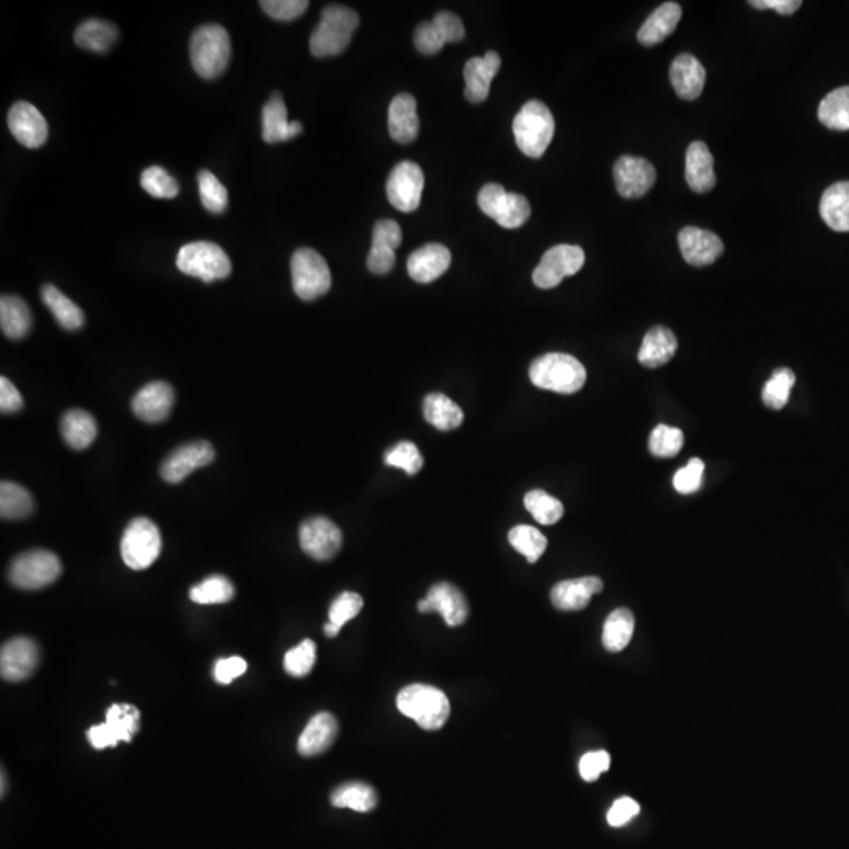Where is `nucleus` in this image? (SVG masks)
I'll use <instances>...</instances> for the list:
<instances>
[{
  "label": "nucleus",
  "instance_id": "7",
  "mask_svg": "<svg viewBox=\"0 0 849 849\" xmlns=\"http://www.w3.org/2000/svg\"><path fill=\"white\" fill-rule=\"evenodd\" d=\"M291 279L298 298L313 301L331 288V269L317 250L302 247L291 258Z\"/></svg>",
  "mask_w": 849,
  "mask_h": 849
},
{
  "label": "nucleus",
  "instance_id": "15",
  "mask_svg": "<svg viewBox=\"0 0 849 849\" xmlns=\"http://www.w3.org/2000/svg\"><path fill=\"white\" fill-rule=\"evenodd\" d=\"M214 456L216 452L210 442L195 441L181 445L177 450H173L162 463L161 477L167 483L177 485L183 482L184 478L189 477L195 469L213 463Z\"/></svg>",
  "mask_w": 849,
  "mask_h": 849
},
{
  "label": "nucleus",
  "instance_id": "11",
  "mask_svg": "<svg viewBox=\"0 0 849 849\" xmlns=\"http://www.w3.org/2000/svg\"><path fill=\"white\" fill-rule=\"evenodd\" d=\"M139 721L140 713L136 706L129 703H114L106 711L104 724L90 728L87 738L92 747L98 750L115 747L120 741L131 743L134 735L139 732Z\"/></svg>",
  "mask_w": 849,
  "mask_h": 849
},
{
  "label": "nucleus",
  "instance_id": "39",
  "mask_svg": "<svg viewBox=\"0 0 849 849\" xmlns=\"http://www.w3.org/2000/svg\"><path fill=\"white\" fill-rule=\"evenodd\" d=\"M634 615L629 609H617L607 617L603 629V645L611 653H620L628 647L634 634Z\"/></svg>",
  "mask_w": 849,
  "mask_h": 849
},
{
  "label": "nucleus",
  "instance_id": "8",
  "mask_svg": "<svg viewBox=\"0 0 849 849\" xmlns=\"http://www.w3.org/2000/svg\"><path fill=\"white\" fill-rule=\"evenodd\" d=\"M161 532L155 522L148 518H136L129 522L122 538V557L131 570L150 568L161 555Z\"/></svg>",
  "mask_w": 849,
  "mask_h": 849
},
{
  "label": "nucleus",
  "instance_id": "61",
  "mask_svg": "<svg viewBox=\"0 0 849 849\" xmlns=\"http://www.w3.org/2000/svg\"><path fill=\"white\" fill-rule=\"evenodd\" d=\"M752 7L758 10H776L780 15H793L801 7V0H752Z\"/></svg>",
  "mask_w": 849,
  "mask_h": 849
},
{
  "label": "nucleus",
  "instance_id": "29",
  "mask_svg": "<svg viewBox=\"0 0 849 849\" xmlns=\"http://www.w3.org/2000/svg\"><path fill=\"white\" fill-rule=\"evenodd\" d=\"M686 181L697 194H706L716 186L713 155L703 142H692L686 151Z\"/></svg>",
  "mask_w": 849,
  "mask_h": 849
},
{
  "label": "nucleus",
  "instance_id": "1",
  "mask_svg": "<svg viewBox=\"0 0 849 849\" xmlns=\"http://www.w3.org/2000/svg\"><path fill=\"white\" fill-rule=\"evenodd\" d=\"M397 708L403 716L416 721L423 730H439L449 721V697L430 684H411L401 689Z\"/></svg>",
  "mask_w": 849,
  "mask_h": 849
},
{
  "label": "nucleus",
  "instance_id": "17",
  "mask_svg": "<svg viewBox=\"0 0 849 849\" xmlns=\"http://www.w3.org/2000/svg\"><path fill=\"white\" fill-rule=\"evenodd\" d=\"M417 609L422 614L438 612L450 628L463 625L467 620V615H469V606H467L463 592L449 582H439V584L433 585L428 590L427 598L420 601Z\"/></svg>",
  "mask_w": 849,
  "mask_h": 849
},
{
  "label": "nucleus",
  "instance_id": "44",
  "mask_svg": "<svg viewBox=\"0 0 849 849\" xmlns=\"http://www.w3.org/2000/svg\"><path fill=\"white\" fill-rule=\"evenodd\" d=\"M794 383H796V376L790 368H779L772 373L771 379L763 387V392H761L763 403L774 411L785 408L788 400H790V392Z\"/></svg>",
  "mask_w": 849,
  "mask_h": 849
},
{
  "label": "nucleus",
  "instance_id": "37",
  "mask_svg": "<svg viewBox=\"0 0 849 849\" xmlns=\"http://www.w3.org/2000/svg\"><path fill=\"white\" fill-rule=\"evenodd\" d=\"M423 416L433 427L441 431L455 430L464 420L460 406L442 394H430L425 398Z\"/></svg>",
  "mask_w": 849,
  "mask_h": 849
},
{
  "label": "nucleus",
  "instance_id": "46",
  "mask_svg": "<svg viewBox=\"0 0 849 849\" xmlns=\"http://www.w3.org/2000/svg\"><path fill=\"white\" fill-rule=\"evenodd\" d=\"M684 436L680 428L658 425L651 431L648 449L656 458H673L683 449Z\"/></svg>",
  "mask_w": 849,
  "mask_h": 849
},
{
  "label": "nucleus",
  "instance_id": "38",
  "mask_svg": "<svg viewBox=\"0 0 849 849\" xmlns=\"http://www.w3.org/2000/svg\"><path fill=\"white\" fill-rule=\"evenodd\" d=\"M331 802L337 809H351L354 812L367 813L378 804L375 788L367 783L350 782L335 788Z\"/></svg>",
  "mask_w": 849,
  "mask_h": 849
},
{
  "label": "nucleus",
  "instance_id": "21",
  "mask_svg": "<svg viewBox=\"0 0 849 849\" xmlns=\"http://www.w3.org/2000/svg\"><path fill=\"white\" fill-rule=\"evenodd\" d=\"M175 394L170 384L164 381L147 384L134 395L133 412L140 420L148 423L164 422L172 412Z\"/></svg>",
  "mask_w": 849,
  "mask_h": 849
},
{
  "label": "nucleus",
  "instance_id": "52",
  "mask_svg": "<svg viewBox=\"0 0 849 849\" xmlns=\"http://www.w3.org/2000/svg\"><path fill=\"white\" fill-rule=\"evenodd\" d=\"M260 7L276 21H293L309 8L307 0H261Z\"/></svg>",
  "mask_w": 849,
  "mask_h": 849
},
{
  "label": "nucleus",
  "instance_id": "32",
  "mask_svg": "<svg viewBox=\"0 0 849 849\" xmlns=\"http://www.w3.org/2000/svg\"><path fill=\"white\" fill-rule=\"evenodd\" d=\"M820 214L835 232H849V181L832 184L824 191Z\"/></svg>",
  "mask_w": 849,
  "mask_h": 849
},
{
  "label": "nucleus",
  "instance_id": "56",
  "mask_svg": "<svg viewBox=\"0 0 849 849\" xmlns=\"http://www.w3.org/2000/svg\"><path fill=\"white\" fill-rule=\"evenodd\" d=\"M433 24L438 27L439 32L444 37L445 43H458L466 35L463 21L458 16L453 15V13L439 12L438 15L434 16Z\"/></svg>",
  "mask_w": 849,
  "mask_h": 849
},
{
  "label": "nucleus",
  "instance_id": "22",
  "mask_svg": "<svg viewBox=\"0 0 849 849\" xmlns=\"http://www.w3.org/2000/svg\"><path fill=\"white\" fill-rule=\"evenodd\" d=\"M500 60L499 54L494 51L486 52L483 57H472L464 67V79H466V89L464 95L471 103H483L488 98L489 87L494 76L499 73Z\"/></svg>",
  "mask_w": 849,
  "mask_h": 849
},
{
  "label": "nucleus",
  "instance_id": "13",
  "mask_svg": "<svg viewBox=\"0 0 849 849\" xmlns=\"http://www.w3.org/2000/svg\"><path fill=\"white\" fill-rule=\"evenodd\" d=\"M423 188H425L423 170L417 166L416 162L403 161L390 172L389 180H387V197L397 210L411 213L419 208Z\"/></svg>",
  "mask_w": 849,
  "mask_h": 849
},
{
  "label": "nucleus",
  "instance_id": "34",
  "mask_svg": "<svg viewBox=\"0 0 849 849\" xmlns=\"http://www.w3.org/2000/svg\"><path fill=\"white\" fill-rule=\"evenodd\" d=\"M0 328L8 339H24L32 328V313L23 299L18 296H2L0 299Z\"/></svg>",
  "mask_w": 849,
  "mask_h": 849
},
{
  "label": "nucleus",
  "instance_id": "47",
  "mask_svg": "<svg viewBox=\"0 0 849 849\" xmlns=\"http://www.w3.org/2000/svg\"><path fill=\"white\" fill-rule=\"evenodd\" d=\"M199 192L202 205L213 214L224 213L228 205V192L224 184L214 177L210 170L199 173Z\"/></svg>",
  "mask_w": 849,
  "mask_h": 849
},
{
  "label": "nucleus",
  "instance_id": "41",
  "mask_svg": "<svg viewBox=\"0 0 849 849\" xmlns=\"http://www.w3.org/2000/svg\"><path fill=\"white\" fill-rule=\"evenodd\" d=\"M818 118L834 131H849V85L824 96L818 107Z\"/></svg>",
  "mask_w": 849,
  "mask_h": 849
},
{
  "label": "nucleus",
  "instance_id": "30",
  "mask_svg": "<svg viewBox=\"0 0 849 849\" xmlns=\"http://www.w3.org/2000/svg\"><path fill=\"white\" fill-rule=\"evenodd\" d=\"M681 15H683V10L677 2L662 4L648 16L644 26L640 27L639 32H637V40L644 46L659 45L661 41L666 40L675 32L678 23H680Z\"/></svg>",
  "mask_w": 849,
  "mask_h": 849
},
{
  "label": "nucleus",
  "instance_id": "18",
  "mask_svg": "<svg viewBox=\"0 0 849 849\" xmlns=\"http://www.w3.org/2000/svg\"><path fill=\"white\" fill-rule=\"evenodd\" d=\"M40 662V650L29 637H15L2 645L0 651V673L7 681H23L29 678Z\"/></svg>",
  "mask_w": 849,
  "mask_h": 849
},
{
  "label": "nucleus",
  "instance_id": "35",
  "mask_svg": "<svg viewBox=\"0 0 849 849\" xmlns=\"http://www.w3.org/2000/svg\"><path fill=\"white\" fill-rule=\"evenodd\" d=\"M118 29L103 19H87L74 32V41L79 48L104 54L117 43Z\"/></svg>",
  "mask_w": 849,
  "mask_h": 849
},
{
  "label": "nucleus",
  "instance_id": "26",
  "mask_svg": "<svg viewBox=\"0 0 849 849\" xmlns=\"http://www.w3.org/2000/svg\"><path fill=\"white\" fill-rule=\"evenodd\" d=\"M389 133L398 144L408 145L419 136V115L414 96L400 93L389 107Z\"/></svg>",
  "mask_w": 849,
  "mask_h": 849
},
{
  "label": "nucleus",
  "instance_id": "49",
  "mask_svg": "<svg viewBox=\"0 0 849 849\" xmlns=\"http://www.w3.org/2000/svg\"><path fill=\"white\" fill-rule=\"evenodd\" d=\"M140 184L145 192L156 199H175L180 192V184L162 167H148L142 173Z\"/></svg>",
  "mask_w": 849,
  "mask_h": 849
},
{
  "label": "nucleus",
  "instance_id": "42",
  "mask_svg": "<svg viewBox=\"0 0 849 849\" xmlns=\"http://www.w3.org/2000/svg\"><path fill=\"white\" fill-rule=\"evenodd\" d=\"M508 541L511 546L524 555L530 563L540 560L548 548V540L540 530L532 526H516L508 533Z\"/></svg>",
  "mask_w": 849,
  "mask_h": 849
},
{
  "label": "nucleus",
  "instance_id": "16",
  "mask_svg": "<svg viewBox=\"0 0 849 849\" xmlns=\"http://www.w3.org/2000/svg\"><path fill=\"white\" fill-rule=\"evenodd\" d=\"M614 178L617 191L622 197L639 199L655 186L656 170L647 159L622 156L615 162Z\"/></svg>",
  "mask_w": 849,
  "mask_h": 849
},
{
  "label": "nucleus",
  "instance_id": "27",
  "mask_svg": "<svg viewBox=\"0 0 849 849\" xmlns=\"http://www.w3.org/2000/svg\"><path fill=\"white\" fill-rule=\"evenodd\" d=\"M670 81L683 100H697L705 89L706 71L697 57L681 54L670 67Z\"/></svg>",
  "mask_w": 849,
  "mask_h": 849
},
{
  "label": "nucleus",
  "instance_id": "33",
  "mask_svg": "<svg viewBox=\"0 0 849 849\" xmlns=\"http://www.w3.org/2000/svg\"><path fill=\"white\" fill-rule=\"evenodd\" d=\"M63 439L74 450L89 449L98 434V425L92 414L84 409H71L60 422Z\"/></svg>",
  "mask_w": 849,
  "mask_h": 849
},
{
  "label": "nucleus",
  "instance_id": "28",
  "mask_svg": "<svg viewBox=\"0 0 849 849\" xmlns=\"http://www.w3.org/2000/svg\"><path fill=\"white\" fill-rule=\"evenodd\" d=\"M339 733V722L331 713H318L310 719L299 736L298 750L304 757L323 754L334 744Z\"/></svg>",
  "mask_w": 849,
  "mask_h": 849
},
{
  "label": "nucleus",
  "instance_id": "23",
  "mask_svg": "<svg viewBox=\"0 0 849 849\" xmlns=\"http://www.w3.org/2000/svg\"><path fill=\"white\" fill-rule=\"evenodd\" d=\"M603 587V581L596 576L562 581L552 589V604L559 611H582L589 606L593 595L603 592Z\"/></svg>",
  "mask_w": 849,
  "mask_h": 849
},
{
  "label": "nucleus",
  "instance_id": "63",
  "mask_svg": "<svg viewBox=\"0 0 849 849\" xmlns=\"http://www.w3.org/2000/svg\"><path fill=\"white\" fill-rule=\"evenodd\" d=\"M5 794V774L2 772V796Z\"/></svg>",
  "mask_w": 849,
  "mask_h": 849
},
{
  "label": "nucleus",
  "instance_id": "25",
  "mask_svg": "<svg viewBox=\"0 0 849 849\" xmlns=\"http://www.w3.org/2000/svg\"><path fill=\"white\" fill-rule=\"evenodd\" d=\"M452 263V254L442 244H427L414 250L408 258L411 279L419 283H430L439 279Z\"/></svg>",
  "mask_w": 849,
  "mask_h": 849
},
{
  "label": "nucleus",
  "instance_id": "55",
  "mask_svg": "<svg viewBox=\"0 0 849 849\" xmlns=\"http://www.w3.org/2000/svg\"><path fill=\"white\" fill-rule=\"evenodd\" d=\"M414 43L419 52L425 56H433L436 52L441 51L447 43L444 37L439 32L438 27L434 26L433 21L430 23H422L414 32Z\"/></svg>",
  "mask_w": 849,
  "mask_h": 849
},
{
  "label": "nucleus",
  "instance_id": "20",
  "mask_svg": "<svg viewBox=\"0 0 849 849\" xmlns=\"http://www.w3.org/2000/svg\"><path fill=\"white\" fill-rule=\"evenodd\" d=\"M684 260L692 266H708L724 252V243L716 233L699 227H686L678 233Z\"/></svg>",
  "mask_w": 849,
  "mask_h": 849
},
{
  "label": "nucleus",
  "instance_id": "2",
  "mask_svg": "<svg viewBox=\"0 0 849 849\" xmlns=\"http://www.w3.org/2000/svg\"><path fill=\"white\" fill-rule=\"evenodd\" d=\"M529 376L533 386L538 389L570 395L576 394L584 387L587 372L576 357L570 354L549 353L532 362Z\"/></svg>",
  "mask_w": 849,
  "mask_h": 849
},
{
  "label": "nucleus",
  "instance_id": "43",
  "mask_svg": "<svg viewBox=\"0 0 849 849\" xmlns=\"http://www.w3.org/2000/svg\"><path fill=\"white\" fill-rule=\"evenodd\" d=\"M235 596V587L225 576H210L200 584L194 585L189 598L197 604H224Z\"/></svg>",
  "mask_w": 849,
  "mask_h": 849
},
{
  "label": "nucleus",
  "instance_id": "14",
  "mask_svg": "<svg viewBox=\"0 0 849 849\" xmlns=\"http://www.w3.org/2000/svg\"><path fill=\"white\" fill-rule=\"evenodd\" d=\"M342 532L331 519L323 516L307 519L299 529L302 551L318 562L332 559L342 548Z\"/></svg>",
  "mask_w": 849,
  "mask_h": 849
},
{
  "label": "nucleus",
  "instance_id": "53",
  "mask_svg": "<svg viewBox=\"0 0 849 849\" xmlns=\"http://www.w3.org/2000/svg\"><path fill=\"white\" fill-rule=\"evenodd\" d=\"M703 472H705V463L699 458H692L683 469L675 474L673 486L680 494L695 493L702 486Z\"/></svg>",
  "mask_w": 849,
  "mask_h": 849
},
{
  "label": "nucleus",
  "instance_id": "4",
  "mask_svg": "<svg viewBox=\"0 0 849 849\" xmlns=\"http://www.w3.org/2000/svg\"><path fill=\"white\" fill-rule=\"evenodd\" d=\"M232 57V41L219 24L199 27L191 38V62L203 79H216L227 70Z\"/></svg>",
  "mask_w": 849,
  "mask_h": 849
},
{
  "label": "nucleus",
  "instance_id": "51",
  "mask_svg": "<svg viewBox=\"0 0 849 849\" xmlns=\"http://www.w3.org/2000/svg\"><path fill=\"white\" fill-rule=\"evenodd\" d=\"M364 607L361 595L354 592H345L335 598L329 609V623L342 629L345 623L350 622L359 615Z\"/></svg>",
  "mask_w": 849,
  "mask_h": 849
},
{
  "label": "nucleus",
  "instance_id": "40",
  "mask_svg": "<svg viewBox=\"0 0 849 849\" xmlns=\"http://www.w3.org/2000/svg\"><path fill=\"white\" fill-rule=\"evenodd\" d=\"M34 497L24 486L13 482L0 485V516L10 521L24 519L34 513Z\"/></svg>",
  "mask_w": 849,
  "mask_h": 849
},
{
  "label": "nucleus",
  "instance_id": "10",
  "mask_svg": "<svg viewBox=\"0 0 849 849\" xmlns=\"http://www.w3.org/2000/svg\"><path fill=\"white\" fill-rule=\"evenodd\" d=\"M480 210L500 227L519 228L530 217V203L524 195L505 191L500 184H486L478 194Z\"/></svg>",
  "mask_w": 849,
  "mask_h": 849
},
{
  "label": "nucleus",
  "instance_id": "48",
  "mask_svg": "<svg viewBox=\"0 0 849 849\" xmlns=\"http://www.w3.org/2000/svg\"><path fill=\"white\" fill-rule=\"evenodd\" d=\"M315 661H317V645L313 640L306 639L298 647L287 651L283 659V667L291 677L302 678L312 672Z\"/></svg>",
  "mask_w": 849,
  "mask_h": 849
},
{
  "label": "nucleus",
  "instance_id": "36",
  "mask_svg": "<svg viewBox=\"0 0 849 849\" xmlns=\"http://www.w3.org/2000/svg\"><path fill=\"white\" fill-rule=\"evenodd\" d=\"M41 298L63 329L78 331L84 326L85 318L81 307L76 306L68 296L63 295L59 288L48 283L41 288Z\"/></svg>",
  "mask_w": 849,
  "mask_h": 849
},
{
  "label": "nucleus",
  "instance_id": "19",
  "mask_svg": "<svg viewBox=\"0 0 849 849\" xmlns=\"http://www.w3.org/2000/svg\"><path fill=\"white\" fill-rule=\"evenodd\" d=\"M8 128L19 144L38 148L48 139V123L37 107L26 101L13 104L8 112Z\"/></svg>",
  "mask_w": 849,
  "mask_h": 849
},
{
  "label": "nucleus",
  "instance_id": "5",
  "mask_svg": "<svg viewBox=\"0 0 849 849\" xmlns=\"http://www.w3.org/2000/svg\"><path fill=\"white\" fill-rule=\"evenodd\" d=\"M555 122L549 107L532 100L521 107L513 122L516 145L529 158H541L554 137Z\"/></svg>",
  "mask_w": 849,
  "mask_h": 849
},
{
  "label": "nucleus",
  "instance_id": "45",
  "mask_svg": "<svg viewBox=\"0 0 849 849\" xmlns=\"http://www.w3.org/2000/svg\"><path fill=\"white\" fill-rule=\"evenodd\" d=\"M524 504L530 515L535 518V521L540 522L543 526H552L555 522H559L563 516V505L559 499L549 496L541 489H533L527 496L524 497Z\"/></svg>",
  "mask_w": 849,
  "mask_h": 849
},
{
  "label": "nucleus",
  "instance_id": "59",
  "mask_svg": "<svg viewBox=\"0 0 849 849\" xmlns=\"http://www.w3.org/2000/svg\"><path fill=\"white\" fill-rule=\"evenodd\" d=\"M246 670L247 662L239 656H232V658L221 659V661L216 662L214 678L219 684H230L236 678L241 677L243 673H246Z\"/></svg>",
  "mask_w": 849,
  "mask_h": 849
},
{
  "label": "nucleus",
  "instance_id": "57",
  "mask_svg": "<svg viewBox=\"0 0 849 849\" xmlns=\"http://www.w3.org/2000/svg\"><path fill=\"white\" fill-rule=\"evenodd\" d=\"M640 813V805L634 799L620 798L614 802L607 812V823L612 827H622L633 821Z\"/></svg>",
  "mask_w": 849,
  "mask_h": 849
},
{
  "label": "nucleus",
  "instance_id": "12",
  "mask_svg": "<svg viewBox=\"0 0 849 849\" xmlns=\"http://www.w3.org/2000/svg\"><path fill=\"white\" fill-rule=\"evenodd\" d=\"M584 263V250L579 246L559 244L551 247L533 271V283L543 290L555 288L565 277L578 274Z\"/></svg>",
  "mask_w": 849,
  "mask_h": 849
},
{
  "label": "nucleus",
  "instance_id": "60",
  "mask_svg": "<svg viewBox=\"0 0 849 849\" xmlns=\"http://www.w3.org/2000/svg\"><path fill=\"white\" fill-rule=\"evenodd\" d=\"M23 409V397L19 390L13 386L10 379L2 376L0 378V411L4 414H13Z\"/></svg>",
  "mask_w": 849,
  "mask_h": 849
},
{
  "label": "nucleus",
  "instance_id": "6",
  "mask_svg": "<svg viewBox=\"0 0 849 849\" xmlns=\"http://www.w3.org/2000/svg\"><path fill=\"white\" fill-rule=\"evenodd\" d=\"M62 574V563L54 552L34 549L13 560L8 578L18 589L40 590L54 584Z\"/></svg>",
  "mask_w": 849,
  "mask_h": 849
},
{
  "label": "nucleus",
  "instance_id": "62",
  "mask_svg": "<svg viewBox=\"0 0 849 849\" xmlns=\"http://www.w3.org/2000/svg\"><path fill=\"white\" fill-rule=\"evenodd\" d=\"M324 633L328 637L339 636L340 629L337 626L332 625V623H328V625L324 626Z\"/></svg>",
  "mask_w": 849,
  "mask_h": 849
},
{
  "label": "nucleus",
  "instance_id": "50",
  "mask_svg": "<svg viewBox=\"0 0 849 849\" xmlns=\"http://www.w3.org/2000/svg\"><path fill=\"white\" fill-rule=\"evenodd\" d=\"M387 466L398 467L408 475H416L423 467V458L416 444L403 441L386 453Z\"/></svg>",
  "mask_w": 849,
  "mask_h": 849
},
{
  "label": "nucleus",
  "instance_id": "54",
  "mask_svg": "<svg viewBox=\"0 0 849 849\" xmlns=\"http://www.w3.org/2000/svg\"><path fill=\"white\" fill-rule=\"evenodd\" d=\"M611 768V755L607 754L606 750H596L589 752L579 761V772L585 782H595L600 779L604 772Z\"/></svg>",
  "mask_w": 849,
  "mask_h": 849
},
{
  "label": "nucleus",
  "instance_id": "3",
  "mask_svg": "<svg viewBox=\"0 0 849 849\" xmlns=\"http://www.w3.org/2000/svg\"><path fill=\"white\" fill-rule=\"evenodd\" d=\"M359 27V15L343 5H328L321 21L310 37V52L315 57L339 56L350 46Z\"/></svg>",
  "mask_w": 849,
  "mask_h": 849
},
{
  "label": "nucleus",
  "instance_id": "9",
  "mask_svg": "<svg viewBox=\"0 0 849 849\" xmlns=\"http://www.w3.org/2000/svg\"><path fill=\"white\" fill-rule=\"evenodd\" d=\"M177 268L183 274L210 283L230 276L232 263L221 246L199 241L181 247L177 255Z\"/></svg>",
  "mask_w": 849,
  "mask_h": 849
},
{
  "label": "nucleus",
  "instance_id": "58",
  "mask_svg": "<svg viewBox=\"0 0 849 849\" xmlns=\"http://www.w3.org/2000/svg\"><path fill=\"white\" fill-rule=\"evenodd\" d=\"M367 266L373 274H378V276L387 274L395 266V250L390 249V247L379 246V244H372V249H370L367 258Z\"/></svg>",
  "mask_w": 849,
  "mask_h": 849
},
{
  "label": "nucleus",
  "instance_id": "31",
  "mask_svg": "<svg viewBox=\"0 0 849 849\" xmlns=\"http://www.w3.org/2000/svg\"><path fill=\"white\" fill-rule=\"evenodd\" d=\"M678 350V340L664 326H656L650 329L644 337V342L639 350V362L648 368H658L669 364Z\"/></svg>",
  "mask_w": 849,
  "mask_h": 849
},
{
  "label": "nucleus",
  "instance_id": "24",
  "mask_svg": "<svg viewBox=\"0 0 849 849\" xmlns=\"http://www.w3.org/2000/svg\"><path fill=\"white\" fill-rule=\"evenodd\" d=\"M302 133L299 122H288V112L280 93H274L261 112V137L266 144L287 142Z\"/></svg>",
  "mask_w": 849,
  "mask_h": 849
}]
</instances>
